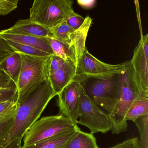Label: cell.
<instances>
[{"label": "cell", "instance_id": "obj_1", "mask_svg": "<svg viewBox=\"0 0 148 148\" xmlns=\"http://www.w3.org/2000/svg\"><path fill=\"white\" fill-rule=\"evenodd\" d=\"M56 96L48 79L31 93L23 103L18 104L12 126L3 146L16 139H22L26 132L38 119L50 101Z\"/></svg>", "mask_w": 148, "mask_h": 148}, {"label": "cell", "instance_id": "obj_2", "mask_svg": "<svg viewBox=\"0 0 148 148\" xmlns=\"http://www.w3.org/2000/svg\"><path fill=\"white\" fill-rule=\"evenodd\" d=\"M123 67L99 75H76L73 80L79 82L90 99L109 116L119 99Z\"/></svg>", "mask_w": 148, "mask_h": 148}, {"label": "cell", "instance_id": "obj_3", "mask_svg": "<svg viewBox=\"0 0 148 148\" xmlns=\"http://www.w3.org/2000/svg\"><path fill=\"white\" fill-rule=\"evenodd\" d=\"M18 53L21 57V65L16 85L17 103L21 104L42 83L49 79L52 56L36 57Z\"/></svg>", "mask_w": 148, "mask_h": 148}, {"label": "cell", "instance_id": "obj_4", "mask_svg": "<svg viewBox=\"0 0 148 148\" xmlns=\"http://www.w3.org/2000/svg\"><path fill=\"white\" fill-rule=\"evenodd\" d=\"M139 97L136 86L133 81L130 60L125 62L122 71L120 95L113 111L109 115L112 123L113 134L125 132L128 127L125 116L133 102Z\"/></svg>", "mask_w": 148, "mask_h": 148}, {"label": "cell", "instance_id": "obj_5", "mask_svg": "<svg viewBox=\"0 0 148 148\" xmlns=\"http://www.w3.org/2000/svg\"><path fill=\"white\" fill-rule=\"evenodd\" d=\"M71 0H35L30 9L32 21L51 28L76 14Z\"/></svg>", "mask_w": 148, "mask_h": 148}, {"label": "cell", "instance_id": "obj_6", "mask_svg": "<svg viewBox=\"0 0 148 148\" xmlns=\"http://www.w3.org/2000/svg\"><path fill=\"white\" fill-rule=\"evenodd\" d=\"M77 124L60 115L43 117L37 120L23 137V146L30 145L45 140L74 128Z\"/></svg>", "mask_w": 148, "mask_h": 148}, {"label": "cell", "instance_id": "obj_7", "mask_svg": "<svg viewBox=\"0 0 148 148\" xmlns=\"http://www.w3.org/2000/svg\"><path fill=\"white\" fill-rule=\"evenodd\" d=\"M77 124L86 126L92 134L107 133L112 129L109 115L90 99L82 86Z\"/></svg>", "mask_w": 148, "mask_h": 148}, {"label": "cell", "instance_id": "obj_8", "mask_svg": "<svg viewBox=\"0 0 148 148\" xmlns=\"http://www.w3.org/2000/svg\"><path fill=\"white\" fill-rule=\"evenodd\" d=\"M130 62L132 75L139 97H148V34L141 36Z\"/></svg>", "mask_w": 148, "mask_h": 148}, {"label": "cell", "instance_id": "obj_9", "mask_svg": "<svg viewBox=\"0 0 148 148\" xmlns=\"http://www.w3.org/2000/svg\"><path fill=\"white\" fill-rule=\"evenodd\" d=\"M81 90L79 82L73 80L57 95L59 115L66 117L75 124L77 123Z\"/></svg>", "mask_w": 148, "mask_h": 148}, {"label": "cell", "instance_id": "obj_10", "mask_svg": "<svg viewBox=\"0 0 148 148\" xmlns=\"http://www.w3.org/2000/svg\"><path fill=\"white\" fill-rule=\"evenodd\" d=\"M125 63L110 64L100 61L92 55L86 48L77 64L76 75L93 76L118 71L122 69Z\"/></svg>", "mask_w": 148, "mask_h": 148}, {"label": "cell", "instance_id": "obj_11", "mask_svg": "<svg viewBox=\"0 0 148 148\" xmlns=\"http://www.w3.org/2000/svg\"><path fill=\"white\" fill-rule=\"evenodd\" d=\"M0 34H13L53 38V36L49 28L34 22L30 18L19 20L12 27L0 31Z\"/></svg>", "mask_w": 148, "mask_h": 148}, {"label": "cell", "instance_id": "obj_12", "mask_svg": "<svg viewBox=\"0 0 148 148\" xmlns=\"http://www.w3.org/2000/svg\"><path fill=\"white\" fill-rule=\"evenodd\" d=\"M76 75V66L69 62H66L58 70L49 75V80L56 96L73 80Z\"/></svg>", "mask_w": 148, "mask_h": 148}, {"label": "cell", "instance_id": "obj_13", "mask_svg": "<svg viewBox=\"0 0 148 148\" xmlns=\"http://www.w3.org/2000/svg\"><path fill=\"white\" fill-rule=\"evenodd\" d=\"M79 130L80 128L77 125L71 130L59 133L45 140L26 146L22 145L21 148H65Z\"/></svg>", "mask_w": 148, "mask_h": 148}, {"label": "cell", "instance_id": "obj_14", "mask_svg": "<svg viewBox=\"0 0 148 148\" xmlns=\"http://www.w3.org/2000/svg\"><path fill=\"white\" fill-rule=\"evenodd\" d=\"M92 21V19L90 16H86L85 18L84 22L82 25L70 35V46L74 50L77 64L81 58L86 48V41Z\"/></svg>", "mask_w": 148, "mask_h": 148}, {"label": "cell", "instance_id": "obj_15", "mask_svg": "<svg viewBox=\"0 0 148 148\" xmlns=\"http://www.w3.org/2000/svg\"><path fill=\"white\" fill-rule=\"evenodd\" d=\"M0 38L4 40H8L13 42L30 46L52 55L54 54L48 41V38L13 34H0Z\"/></svg>", "mask_w": 148, "mask_h": 148}, {"label": "cell", "instance_id": "obj_16", "mask_svg": "<svg viewBox=\"0 0 148 148\" xmlns=\"http://www.w3.org/2000/svg\"><path fill=\"white\" fill-rule=\"evenodd\" d=\"M21 59L18 53L13 52L7 58L0 62V67L2 68L16 85L21 69Z\"/></svg>", "mask_w": 148, "mask_h": 148}, {"label": "cell", "instance_id": "obj_17", "mask_svg": "<svg viewBox=\"0 0 148 148\" xmlns=\"http://www.w3.org/2000/svg\"><path fill=\"white\" fill-rule=\"evenodd\" d=\"M53 53L63 59L66 62L73 63L77 67V60L73 48L70 45L52 38H48Z\"/></svg>", "mask_w": 148, "mask_h": 148}, {"label": "cell", "instance_id": "obj_18", "mask_svg": "<svg viewBox=\"0 0 148 148\" xmlns=\"http://www.w3.org/2000/svg\"><path fill=\"white\" fill-rule=\"evenodd\" d=\"M65 148H99L93 134L79 130Z\"/></svg>", "mask_w": 148, "mask_h": 148}, {"label": "cell", "instance_id": "obj_19", "mask_svg": "<svg viewBox=\"0 0 148 148\" xmlns=\"http://www.w3.org/2000/svg\"><path fill=\"white\" fill-rule=\"evenodd\" d=\"M146 114H148V97H138L129 108L125 120L134 122L137 119Z\"/></svg>", "mask_w": 148, "mask_h": 148}, {"label": "cell", "instance_id": "obj_20", "mask_svg": "<svg viewBox=\"0 0 148 148\" xmlns=\"http://www.w3.org/2000/svg\"><path fill=\"white\" fill-rule=\"evenodd\" d=\"M5 40L14 52L36 57H48L52 56L47 53L30 46L13 42L8 40Z\"/></svg>", "mask_w": 148, "mask_h": 148}, {"label": "cell", "instance_id": "obj_21", "mask_svg": "<svg viewBox=\"0 0 148 148\" xmlns=\"http://www.w3.org/2000/svg\"><path fill=\"white\" fill-rule=\"evenodd\" d=\"M49 29L53 36V38L69 45L70 35L75 31L67 25L66 21Z\"/></svg>", "mask_w": 148, "mask_h": 148}, {"label": "cell", "instance_id": "obj_22", "mask_svg": "<svg viewBox=\"0 0 148 148\" xmlns=\"http://www.w3.org/2000/svg\"><path fill=\"white\" fill-rule=\"evenodd\" d=\"M134 123L140 133L139 143L142 148H148V114L141 116Z\"/></svg>", "mask_w": 148, "mask_h": 148}, {"label": "cell", "instance_id": "obj_23", "mask_svg": "<svg viewBox=\"0 0 148 148\" xmlns=\"http://www.w3.org/2000/svg\"><path fill=\"white\" fill-rule=\"evenodd\" d=\"M18 106L17 100L0 103V119L14 118Z\"/></svg>", "mask_w": 148, "mask_h": 148}, {"label": "cell", "instance_id": "obj_24", "mask_svg": "<svg viewBox=\"0 0 148 148\" xmlns=\"http://www.w3.org/2000/svg\"><path fill=\"white\" fill-rule=\"evenodd\" d=\"M14 118L0 119V148L3 147L6 141L13 124Z\"/></svg>", "mask_w": 148, "mask_h": 148}, {"label": "cell", "instance_id": "obj_25", "mask_svg": "<svg viewBox=\"0 0 148 148\" xmlns=\"http://www.w3.org/2000/svg\"><path fill=\"white\" fill-rule=\"evenodd\" d=\"M17 89L15 84L0 90V103L8 100H17Z\"/></svg>", "mask_w": 148, "mask_h": 148}, {"label": "cell", "instance_id": "obj_26", "mask_svg": "<svg viewBox=\"0 0 148 148\" xmlns=\"http://www.w3.org/2000/svg\"><path fill=\"white\" fill-rule=\"evenodd\" d=\"M18 0H0V16H5L18 8Z\"/></svg>", "mask_w": 148, "mask_h": 148}, {"label": "cell", "instance_id": "obj_27", "mask_svg": "<svg viewBox=\"0 0 148 148\" xmlns=\"http://www.w3.org/2000/svg\"><path fill=\"white\" fill-rule=\"evenodd\" d=\"M84 21V18L77 13L75 15L69 17L66 21L70 27L75 31L82 25Z\"/></svg>", "mask_w": 148, "mask_h": 148}, {"label": "cell", "instance_id": "obj_28", "mask_svg": "<svg viewBox=\"0 0 148 148\" xmlns=\"http://www.w3.org/2000/svg\"><path fill=\"white\" fill-rule=\"evenodd\" d=\"M108 148H142L137 137L132 138Z\"/></svg>", "mask_w": 148, "mask_h": 148}, {"label": "cell", "instance_id": "obj_29", "mask_svg": "<svg viewBox=\"0 0 148 148\" xmlns=\"http://www.w3.org/2000/svg\"><path fill=\"white\" fill-rule=\"evenodd\" d=\"M65 62L66 61L60 57L54 54L52 55L49 68V75L58 70Z\"/></svg>", "mask_w": 148, "mask_h": 148}, {"label": "cell", "instance_id": "obj_30", "mask_svg": "<svg viewBox=\"0 0 148 148\" xmlns=\"http://www.w3.org/2000/svg\"><path fill=\"white\" fill-rule=\"evenodd\" d=\"M13 52L5 40L0 38V62L3 61Z\"/></svg>", "mask_w": 148, "mask_h": 148}, {"label": "cell", "instance_id": "obj_31", "mask_svg": "<svg viewBox=\"0 0 148 148\" xmlns=\"http://www.w3.org/2000/svg\"><path fill=\"white\" fill-rule=\"evenodd\" d=\"M14 84L10 76L0 67V90L9 87Z\"/></svg>", "mask_w": 148, "mask_h": 148}, {"label": "cell", "instance_id": "obj_32", "mask_svg": "<svg viewBox=\"0 0 148 148\" xmlns=\"http://www.w3.org/2000/svg\"><path fill=\"white\" fill-rule=\"evenodd\" d=\"M97 1L96 0H90V1H84V0H77V2L78 4L82 8L85 9H90L93 8L97 4Z\"/></svg>", "mask_w": 148, "mask_h": 148}, {"label": "cell", "instance_id": "obj_33", "mask_svg": "<svg viewBox=\"0 0 148 148\" xmlns=\"http://www.w3.org/2000/svg\"><path fill=\"white\" fill-rule=\"evenodd\" d=\"M22 138L16 139L1 148H21Z\"/></svg>", "mask_w": 148, "mask_h": 148}]
</instances>
